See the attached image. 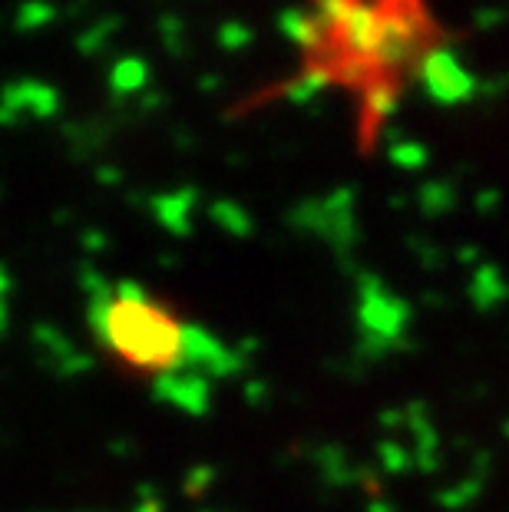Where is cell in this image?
I'll return each mask as SVG.
<instances>
[{
  "instance_id": "cell-1",
  "label": "cell",
  "mask_w": 509,
  "mask_h": 512,
  "mask_svg": "<svg viewBox=\"0 0 509 512\" xmlns=\"http://www.w3.org/2000/svg\"><path fill=\"white\" fill-rule=\"evenodd\" d=\"M90 324L116 364L156 384L199 370L229 374L235 367L219 337L182 321L169 304L129 281L93 294Z\"/></svg>"
}]
</instances>
